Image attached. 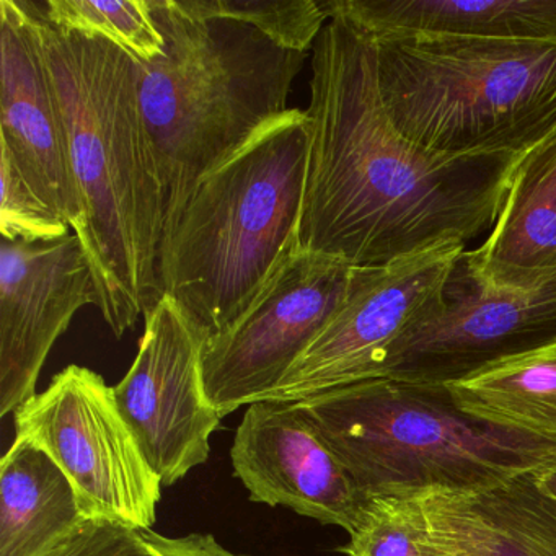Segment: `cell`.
<instances>
[{
  "instance_id": "cell-1",
  "label": "cell",
  "mask_w": 556,
  "mask_h": 556,
  "mask_svg": "<svg viewBox=\"0 0 556 556\" xmlns=\"http://www.w3.org/2000/svg\"><path fill=\"white\" fill-rule=\"evenodd\" d=\"M308 87L302 250L374 268L490 232L527 155L451 157L409 141L383 105L372 38L343 17L318 35Z\"/></svg>"
},
{
  "instance_id": "cell-2",
  "label": "cell",
  "mask_w": 556,
  "mask_h": 556,
  "mask_svg": "<svg viewBox=\"0 0 556 556\" xmlns=\"http://www.w3.org/2000/svg\"><path fill=\"white\" fill-rule=\"evenodd\" d=\"M60 100L83 217L73 230L89 258L116 338L161 302L164 185L139 99L138 63L113 45L63 34L34 2Z\"/></svg>"
},
{
  "instance_id": "cell-3",
  "label": "cell",
  "mask_w": 556,
  "mask_h": 556,
  "mask_svg": "<svg viewBox=\"0 0 556 556\" xmlns=\"http://www.w3.org/2000/svg\"><path fill=\"white\" fill-rule=\"evenodd\" d=\"M164 54L139 64V99L164 185V232L191 191L289 112L307 53L187 0H151Z\"/></svg>"
},
{
  "instance_id": "cell-4",
  "label": "cell",
  "mask_w": 556,
  "mask_h": 556,
  "mask_svg": "<svg viewBox=\"0 0 556 556\" xmlns=\"http://www.w3.org/2000/svg\"><path fill=\"white\" fill-rule=\"evenodd\" d=\"M311 128L291 109L203 178L162 236L159 281L207 337L239 320L298 252Z\"/></svg>"
},
{
  "instance_id": "cell-5",
  "label": "cell",
  "mask_w": 556,
  "mask_h": 556,
  "mask_svg": "<svg viewBox=\"0 0 556 556\" xmlns=\"http://www.w3.org/2000/svg\"><path fill=\"white\" fill-rule=\"evenodd\" d=\"M370 38L387 113L421 148L527 155L556 135V41Z\"/></svg>"
},
{
  "instance_id": "cell-6",
  "label": "cell",
  "mask_w": 556,
  "mask_h": 556,
  "mask_svg": "<svg viewBox=\"0 0 556 556\" xmlns=\"http://www.w3.org/2000/svg\"><path fill=\"white\" fill-rule=\"evenodd\" d=\"M294 405L364 497L491 486L556 457L553 442L465 415L445 386L379 377Z\"/></svg>"
},
{
  "instance_id": "cell-7",
  "label": "cell",
  "mask_w": 556,
  "mask_h": 556,
  "mask_svg": "<svg viewBox=\"0 0 556 556\" xmlns=\"http://www.w3.org/2000/svg\"><path fill=\"white\" fill-rule=\"evenodd\" d=\"M15 439L66 473L87 519L152 529L162 481L146 460L102 376L73 366L15 412Z\"/></svg>"
},
{
  "instance_id": "cell-8",
  "label": "cell",
  "mask_w": 556,
  "mask_h": 556,
  "mask_svg": "<svg viewBox=\"0 0 556 556\" xmlns=\"http://www.w3.org/2000/svg\"><path fill=\"white\" fill-rule=\"evenodd\" d=\"M357 266L299 249L249 311L204 344L207 400L223 418L262 402L285 379L353 291Z\"/></svg>"
},
{
  "instance_id": "cell-9",
  "label": "cell",
  "mask_w": 556,
  "mask_h": 556,
  "mask_svg": "<svg viewBox=\"0 0 556 556\" xmlns=\"http://www.w3.org/2000/svg\"><path fill=\"white\" fill-rule=\"evenodd\" d=\"M464 252V243L445 242L389 265L357 269L346 304L262 402H301L379 379L393 346L447 304Z\"/></svg>"
},
{
  "instance_id": "cell-10",
  "label": "cell",
  "mask_w": 556,
  "mask_h": 556,
  "mask_svg": "<svg viewBox=\"0 0 556 556\" xmlns=\"http://www.w3.org/2000/svg\"><path fill=\"white\" fill-rule=\"evenodd\" d=\"M207 340L172 299L162 298L146 317L131 369L113 387L119 413L164 486L207 460L223 419L204 392Z\"/></svg>"
},
{
  "instance_id": "cell-11",
  "label": "cell",
  "mask_w": 556,
  "mask_h": 556,
  "mask_svg": "<svg viewBox=\"0 0 556 556\" xmlns=\"http://www.w3.org/2000/svg\"><path fill=\"white\" fill-rule=\"evenodd\" d=\"M552 344L556 268L517 288H478L452 278L445 307L393 346L380 377L448 386Z\"/></svg>"
},
{
  "instance_id": "cell-12",
  "label": "cell",
  "mask_w": 556,
  "mask_h": 556,
  "mask_svg": "<svg viewBox=\"0 0 556 556\" xmlns=\"http://www.w3.org/2000/svg\"><path fill=\"white\" fill-rule=\"evenodd\" d=\"M99 304L79 237L56 242H0V416L37 395L58 338L86 305Z\"/></svg>"
},
{
  "instance_id": "cell-13",
  "label": "cell",
  "mask_w": 556,
  "mask_h": 556,
  "mask_svg": "<svg viewBox=\"0 0 556 556\" xmlns=\"http://www.w3.org/2000/svg\"><path fill=\"white\" fill-rule=\"evenodd\" d=\"M230 458L253 503L289 507L348 533L359 523L367 497L294 403H252Z\"/></svg>"
},
{
  "instance_id": "cell-14",
  "label": "cell",
  "mask_w": 556,
  "mask_h": 556,
  "mask_svg": "<svg viewBox=\"0 0 556 556\" xmlns=\"http://www.w3.org/2000/svg\"><path fill=\"white\" fill-rule=\"evenodd\" d=\"M0 146L11 151L38 194L76 229L83 207L66 125L28 0H0Z\"/></svg>"
},
{
  "instance_id": "cell-15",
  "label": "cell",
  "mask_w": 556,
  "mask_h": 556,
  "mask_svg": "<svg viewBox=\"0 0 556 556\" xmlns=\"http://www.w3.org/2000/svg\"><path fill=\"white\" fill-rule=\"evenodd\" d=\"M532 471L408 497L441 556H556V500L536 486Z\"/></svg>"
},
{
  "instance_id": "cell-16",
  "label": "cell",
  "mask_w": 556,
  "mask_h": 556,
  "mask_svg": "<svg viewBox=\"0 0 556 556\" xmlns=\"http://www.w3.org/2000/svg\"><path fill=\"white\" fill-rule=\"evenodd\" d=\"M556 268V135L520 162L496 223L458 262L478 288H517Z\"/></svg>"
},
{
  "instance_id": "cell-17",
  "label": "cell",
  "mask_w": 556,
  "mask_h": 556,
  "mask_svg": "<svg viewBox=\"0 0 556 556\" xmlns=\"http://www.w3.org/2000/svg\"><path fill=\"white\" fill-rule=\"evenodd\" d=\"M372 37L445 35L484 40L556 41V0H321Z\"/></svg>"
},
{
  "instance_id": "cell-18",
  "label": "cell",
  "mask_w": 556,
  "mask_h": 556,
  "mask_svg": "<svg viewBox=\"0 0 556 556\" xmlns=\"http://www.w3.org/2000/svg\"><path fill=\"white\" fill-rule=\"evenodd\" d=\"M87 520L60 465L15 439L0 464V556H45Z\"/></svg>"
},
{
  "instance_id": "cell-19",
  "label": "cell",
  "mask_w": 556,
  "mask_h": 556,
  "mask_svg": "<svg viewBox=\"0 0 556 556\" xmlns=\"http://www.w3.org/2000/svg\"><path fill=\"white\" fill-rule=\"evenodd\" d=\"M445 387L465 415L556 444V344L501 361Z\"/></svg>"
},
{
  "instance_id": "cell-20",
  "label": "cell",
  "mask_w": 556,
  "mask_h": 556,
  "mask_svg": "<svg viewBox=\"0 0 556 556\" xmlns=\"http://www.w3.org/2000/svg\"><path fill=\"white\" fill-rule=\"evenodd\" d=\"M40 8L56 30L106 41L136 63H152L164 54L165 40L152 15L151 0H48Z\"/></svg>"
},
{
  "instance_id": "cell-21",
  "label": "cell",
  "mask_w": 556,
  "mask_h": 556,
  "mask_svg": "<svg viewBox=\"0 0 556 556\" xmlns=\"http://www.w3.org/2000/svg\"><path fill=\"white\" fill-rule=\"evenodd\" d=\"M210 17L245 22L289 50H314L328 18L321 0H187Z\"/></svg>"
},
{
  "instance_id": "cell-22",
  "label": "cell",
  "mask_w": 556,
  "mask_h": 556,
  "mask_svg": "<svg viewBox=\"0 0 556 556\" xmlns=\"http://www.w3.org/2000/svg\"><path fill=\"white\" fill-rule=\"evenodd\" d=\"M350 536V543L340 548L348 556H441L408 496L367 497Z\"/></svg>"
},
{
  "instance_id": "cell-23",
  "label": "cell",
  "mask_w": 556,
  "mask_h": 556,
  "mask_svg": "<svg viewBox=\"0 0 556 556\" xmlns=\"http://www.w3.org/2000/svg\"><path fill=\"white\" fill-rule=\"evenodd\" d=\"M0 237L48 243L71 236V226L31 187L8 148L0 146Z\"/></svg>"
},
{
  "instance_id": "cell-24",
  "label": "cell",
  "mask_w": 556,
  "mask_h": 556,
  "mask_svg": "<svg viewBox=\"0 0 556 556\" xmlns=\"http://www.w3.org/2000/svg\"><path fill=\"white\" fill-rule=\"evenodd\" d=\"M45 556H161L141 530L122 523L87 520Z\"/></svg>"
},
{
  "instance_id": "cell-25",
  "label": "cell",
  "mask_w": 556,
  "mask_h": 556,
  "mask_svg": "<svg viewBox=\"0 0 556 556\" xmlns=\"http://www.w3.org/2000/svg\"><path fill=\"white\" fill-rule=\"evenodd\" d=\"M141 533L161 556H252L239 555L224 548L211 533L165 536L152 529H141Z\"/></svg>"
},
{
  "instance_id": "cell-26",
  "label": "cell",
  "mask_w": 556,
  "mask_h": 556,
  "mask_svg": "<svg viewBox=\"0 0 556 556\" xmlns=\"http://www.w3.org/2000/svg\"><path fill=\"white\" fill-rule=\"evenodd\" d=\"M533 480H535L536 486L548 494L549 497L556 500V457L546 464L540 465L539 468L532 471Z\"/></svg>"
}]
</instances>
